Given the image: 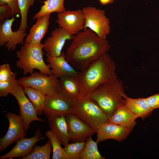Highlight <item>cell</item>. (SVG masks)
<instances>
[{
    "label": "cell",
    "instance_id": "cell-15",
    "mask_svg": "<svg viewBox=\"0 0 159 159\" xmlns=\"http://www.w3.org/2000/svg\"><path fill=\"white\" fill-rule=\"evenodd\" d=\"M40 129H38L32 137L26 138L24 137L18 140L15 146L9 152L0 156V159H11L22 158L30 154L33 151L35 144L45 138L41 136Z\"/></svg>",
    "mask_w": 159,
    "mask_h": 159
},
{
    "label": "cell",
    "instance_id": "cell-33",
    "mask_svg": "<svg viewBox=\"0 0 159 159\" xmlns=\"http://www.w3.org/2000/svg\"><path fill=\"white\" fill-rule=\"evenodd\" d=\"M148 106L152 111L159 108V93L145 98Z\"/></svg>",
    "mask_w": 159,
    "mask_h": 159
},
{
    "label": "cell",
    "instance_id": "cell-10",
    "mask_svg": "<svg viewBox=\"0 0 159 159\" xmlns=\"http://www.w3.org/2000/svg\"><path fill=\"white\" fill-rule=\"evenodd\" d=\"M5 116L8 119L9 126L5 135L0 139L1 152L26 135L23 120L19 115L8 112Z\"/></svg>",
    "mask_w": 159,
    "mask_h": 159
},
{
    "label": "cell",
    "instance_id": "cell-23",
    "mask_svg": "<svg viewBox=\"0 0 159 159\" xmlns=\"http://www.w3.org/2000/svg\"><path fill=\"white\" fill-rule=\"evenodd\" d=\"M22 86L25 94L34 105L37 115L40 116L43 113L46 95L32 87Z\"/></svg>",
    "mask_w": 159,
    "mask_h": 159
},
{
    "label": "cell",
    "instance_id": "cell-26",
    "mask_svg": "<svg viewBox=\"0 0 159 159\" xmlns=\"http://www.w3.org/2000/svg\"><path fill=\"white\" fill-rule=\"evenodd\" d=\"M97 143L90 137L86 141L85 147L81 153L80 159H105L99 151Z\"/></svg>",
    "mask_w": 159,
    "mask_h": 159
},
{
    "label": "cell",
    "instance_id": "cell-4",
    "mask_svg": "<svg viewBox=\"0 0 159 159\" xmlns=\"http://www.w3.org/2000/svg\"><path fill=\"white\" fill-rule=\"evenodd\" d=\"M23 44L20 49L16 51L18 59L16 65L23 70L24 74H32L34 69H37L44 74H52L51 69L43 59L44 44H34L25 42Z\"/></svg>",
    "mask_w": 159,
    "mask_h": 159
},
{
    "label": "cell",
    "instance_id": "cell-14",
    "mask_svg": "<svg viewBox=\"0 0 159 159\" xmlns=\"http://www.w3.org/2000/svg\"><path fill=\"white\" fill-rule=\"evenodd\" d=\"M74 37L73 35L60 27L55 29L44 44L46 54L52 57L60 56L66 41L72 39Z\"/></svg>",
    "mask_w": 159,
    "mask_h": 159
},
{
    "label": "cell",
    "instance_id": "cell-8",
    "mask_svg": "<svg viewBox=\"0 0 159 159\" xmlns=\"http://www.w3.org/2000/svg\"><path fill=\"white\" fill-rule=\"evenodd\" d=\"M17 81L21 85L34 88L46 95L58 92L59 79L52 74L35 72L29 76L19 79Z\"/></svg>",
    "mask_w": 159,
    "mask_h": 159
},
{
    "label": "cell",
    "instance_id": "cell-28",
    "mask_svg": "<svg viewBox=\"0 0 159 159\" xmlns=\"http://www.w3.org/2000/svg\"><path fill=\"white\" fill-rule=\"evenodd\" d=\"M36 0H18L21 16V21L19 28L26 29L27 27V16L29 8L34 4ZM40 1V0H37Z\"/></svg>",
    "mask_w": 159,
    "mask_h": 159
},
{
    "label": "cell",
    "instance_id": "cell-12",
    "mask_svg": "<svg viewBox=\"0 0 159 159\" xmlns=\"http://www.w3.org/2000/svg\"><path fill=\"white\" fill-rule=\"evenodd\" d=\"M56 21L59 27L73 35L83 30L84 27V16L80 9L58 13Z\"/></svg>",
    "mask_w": 159,
    "mask_h": 159
},
{
    "label": "cell",
    "instance_id": "cell-2",
    "mask_svg": "<svg viewBox=\"0 0 159 159\" xmlns=\"http://www.w3.org/2000/svg\"><path fill=\"white\" fill-rule=\"evenodd\" d=\"M81 96L88 95L101 84L118 79L115 62L107 53L91 63L85 69L79 71L77 76Z\"/></svg>",
    "mask_w": 159,
    "mask_h": 159
},
{
    "label": "cell",
    "instance_id": "cell-31",
    "mask_svg": "<svg viewBox=\"0 0 159 159\" xmlns=\"http://www.w3.org/2000/svg\"><path fill=\"white\" fill-rule=\"evenodd\" d=\"M15 73L11 71L9 64L5 63L1 65L0 66V82L9 80Z\"/></svg>",
    "mask_w": 159,
    "mask_h": 159
},
{
    "label": "cell",
    "instance_id": "cell-22",
    "mask_svg": "<svg viewBox=\"0 0 159 159\" xmlns=\"http://www.w3.org/2000/svg\"><path fill=\"white\" fill-rule=\"evenodd\" d=\"M123 97V104L138 118L144 120L152 113L153 111L150 108L145 98H132L125 93Z\"/></svg>",
    "mask_w": 159,
    "mask_h": 159
},
{
    "label": "cell",
    "instance_id": "cell-21",
    "mask_svg": "<svg viewBox=\"0 0 159 159\" xmlns=\"http://www.w3.org/2000/svg\"><path fill=\"white\" fill-rule=\"evenodd\" d=\"M50 14L38 17L36 23L30 29L25 42L34 44H41V41L47 33L49 25Z\"/></svg>",
    "mask_w": 159,
    "mask_h": 159
},
{
    "label": "cell",
    "instance_id": "cell-35",
    "mask_svg": "<svg viewBox=\"0 0 159 159\" xmlns=\"http://www.w3.org/2000/svg\"><path fill=\"white\" fill-rule=\"evenodd\" d=\"M114 0H99L101 4L105 5L112 3Z\"/></svg>",
    "mask_w": 159,
    "mask_h": 159
},
{
    "label": "cell",
    "instance_id": "cell-17",
    "mask_svg": "<svg viewBox=\"0 0 159 159\" xmlns=\"http://www.w3.org/2000/svg\"><path fill=\"white\" fill-rule=\"evenodd\" d=\"M46 61L51 69L52 74L59 79L64 76L77 77V71L66 60L65 54L62 53L60 56L52 57L46 54Z\"/></svg>",
    "mask_w": 159,
    "mask_h": 159
},
{
    "label": "cell",
    "instance_id": "cell-34",
    "mask_svg": "<svg viewBox=\"0 0 159 159\" xmlns=\"http://www.w3.org/2000/svg\"><path fill=\"white\" fill-rule=\"evenodd\" d=\"M0 11L1 22L4 20L10 19V18L13 16L10 8L6 4L0 5Z\"/></svg>",
    "mask_w": 159,
    "mask_h": 159
},
{
    "label": "cell",
    "instance_id": "cell-20",
    "mask_svg": "<svg viewBox=\"0 0 159 159\" xmlns=\"http://www.w3.org/2000/svg\"><path fill=\"white\" fill-rule=\"evenodd\" d=\"M138 118L137 116L124 104L121 103L109 118V122L133 130L136 124L135 120Z\"/></svg>",
    "mask_w": 159,
    "mask_h": 159
},
{
    "label": "cell",
    "instance_id": "cell-30",
    "mask_svg": "<svg viewBox=\"0 0 159 159\" xmlns=\"http://www.w3.org/2000/svg\"><path fill=\"white\" fill-rule=\"evenodd\" d=\"M17 72L9 80L0 82V96L5 97L10 93L14 85L17 81L16 79Z\"/></svg>",
    "mask_w": 159,
    "mask_h": 159
},
{
    "label": "cell",
    "instance_id": "cell-6",
    "mask_svg": "<svg viewBox=\"0 0 159 159\" xmlns=\"http://www.w3.org/2000/svg\"><path fill=\"white\" fill-rule=\"evenodd\" d=\"M82 10L85 20L83 30L88 29L100 38L106 40L111 28L110 20L105 15V11L91 6L84 7Z\"/></svg>",
    "mask_w": 159,
    "mask_h": 159
},
{
    "label": "cell",
    "instance_id": "cell-11",
    "mask_svg": "<svg viewBox=\"0 0 159 159\" xmlns=\"http://www.w3.org/2000/svg\"><path fill=\"white\" fill-rule=\"evenodd\" d=\"M15 20L13 16L4 21L0 26V45H5L9 51L14 50L17 45L23 44L24 38L27 35L26 29L12 31V26Z\"/></svg>",
    "mask_w": 159,
    "mask_h": 159
},
{
    "label": "cell",
    "instance_id": "cell-13",
    "mask_svg": "<svg viewBox=\"0 0 159 159\" xmlns=\"http://www.w3.org/2000/svg\"><path fill=\"white\" fill-rule=\"evenodd\" d=\"M67 124L70 140L74 142L86 141L96 133L87 124L74 114L64 115Z\"/></svg>",
    "mask_w": 159,
    "mask_h": 159
},
{
    "label": "cell",
    "instance_id": "cell-1",
    "mask_svg": "<svg viewBox=\"0 0 159 159\" xmlns=\"http://www.w3.org/2000/svg\"><path fill=\"white\" fill-rule=\"evenodd\" d=\"M65 54L67 61L80 71L107 53L110 46L106 40L99 38L88 29L76 34Z\"/></svg>",
    "mask_w": 159,
    "mask_h": 159
},
{
    "label": "cell",
    "instance_id": "cell-27",
    "mask_svg": "<svg viewBox=\"0 0 159 159\" xmlns=\"http://www.w3.org/2000/svg\"><path fill=\"white\" fill-rule=\"evenodd\" d=\"M48 139L52 143V159H71L62 148L56 137L50 130H48L45 133Z\"/></svg>",
    "mask_w": 159,
    "mask_h": 159
},
{
    "label": "cell",
    "instance_id": "cell-9",
    "mask_svg": "<svg viewBox=\"0 0 159 159\" xmlns=\"http://www.w3.org/2000/svg\"><path fill=\"white\" fill-rule=\"evenodd\" d=\"M10 94L15 97L18 102L20 109L19 115L23 120L26 130L33 121L45 122L44 120L38 117L34 105L26 96L23 87L17 81L14 85Z\"/></svg>",
    "mask_w": 159,
    "mask_h": 159
},
{
    "label": "cell",
    "instance_id": "cell-16",
    "mask_svg": "<svg viewBox=\"0 0 159 159\" xmlns=\"http://www.w3.org/2000/svg\"><path fill=\"white\" fill-rule=\"evenodd\" d=\"M132 130L108 122L103 124L97 130L96 141L98 143L107 140L113 139L121 142L127 138Z\"/></svg>",
    "mask_w": 159,
    "mask_h": 159
},
{
    "label": "cell",
    "instance_id": "cell-24",
    "mask_svg": "<svg viewBox=\"0 0 159 159\" xmlns=\"http://www.w3.org/2000/svg\"><path fill=\"white\" fill-rule=\"evenodd\" d=\"M64 0H46L43 2V4L39 11L36 13L33 18V20L38 17L54 12L58 13L66 10L64 6Z\"/></svg>",
    "mask_w": 159,
    "mask_h": 159
},
{
    "label": "cell",
    "instance_id": "cell-7",
    "mask_svg": "<svg viewBox=\"0 0 159 159\" xmlns=\"http://www.w3.org/2000/svg\"><path fill=\"white\" fill-rule=\"evenodd\" d=\"M76 100L67 98L58 92L46 95L42 113L48 118L74 113Z\"/></svg>",
    "mask_w": 159,
    "mask_h": 159
},
{
    "label": "cell",
    "instance_id": "cell-29",
    "mask_svg": "<svg viewBox=\"0 0 159 159\" xmlns=\"http://www.w3.org/2000/svg\"><path fill=\"white\" fill-rule=\"evenodd\" d=\"M86 144V141L69 143L64 146V149L71 159H80Z\"/></svg>",
    "mask_w": 159,
    "mask_h": 159
},
{
    "label": "cell",
    "instance_id": "cell-5",
    "mask_svg": "<svg viewBox=\"0 0 159 159\" xmlns=\"http://www.w3.org/2000/svg\"><path fill=\"white\" fill-rule=\"evenodd\" d=\"M74 114L90 126L96 132L99 127L109 122V118L100 106L88 95L76 99Z\"/></svg>",
    "mask_w": 159,
    "mask_h": 159
},
{
    "label": "cell",
    "instance_id": "cell-25",
    "mask_svg": "<svg viewBox=\"0 0 159 159\" xmlns=\"http://www.w3.org/2000/svg\"><path fill=\"white\" fill-rule=\"evenodd\" d=\"M52 145L48 139L47 143L42 146L35 145L32 152L28 155L19 158L20 159H49Z\"/></svg>",
    "mask_w": 159,
    "mask_h": 159
},
{
    "label": "cell",
    "instance_id": "cell-18",
    "mask_svg": "<svg viewBox=\"0 0 159 159\" xmlns=\"http://www.w3.org/2000/svg\"><path fill=\"white\" fill-rule=\"evenodd\" d=\"M58 93L67 98L76 99L81 95V87L77 77L64 76L59 78Z\"/></svg>",
    "mask_w": 159,
    "mask_h": 159
},
{
    "label": "cell",
    "instance_id": "cell-19",
    "mask_svg": "<svg viewBox=\"0 0 159 159\" xmlns=\"http://www.w3.org/2000/svg\"><path fill=\"white\" fill-rule=\"evenodd\" d=\"M48 124L51 131L61 145L69 143L70 138L67 123L64 115L48 118Z\"/></svg>",
    "mask_w": 159,
    "mask_h": 159
},
{
    "label": "cell",
    "instance_id": "cell-32",
    "mask_svg": "<svg viewBox=\"0 0 159 159\" xmlns=\"http://www.w3.org/2000/svg\"><path fill=\"white\" fill-rule=\"evenodd\" d=\"M7 4L10 8L12 16L20 14L18 0H0V5Z\"/></svg>",
    "mask_w": 159,
    "mask_h": 159
},
{
    "label": "cell",
    "instance_id": "cell-3",
    "mask_svg": "<svg viewBox=\"0 0 159 159\" xmlns=\"http://www.w3.org/2000/svg\"><path fill=\"white\" fill-rule=\"evenodd\" d=\"M124 93L123 82L118 79L101 84L88 95L100 106L109 118L118 105L123 103Z\"/></svg>",
    "mask_w": 159,
    "mask_h": 159
}]
</instances>
